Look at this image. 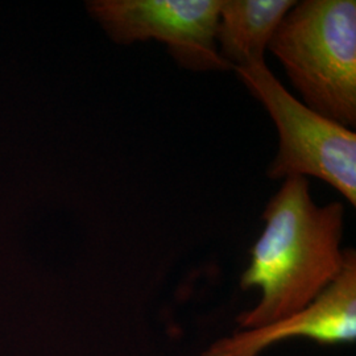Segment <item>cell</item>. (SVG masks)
I'll return each mask as SVG.
<instances>
[{
	"mask_svg": "<svg viewBox=\"0 0 356 356\" xmlns=\"http://www.w3.org/2000/svg\"><path fill=\"white\" fill-rule=\"evenodd\" d=\"M310 110L356 124V1L296 3L268 45Z\"/></svg>",
	"mask_w": 356,
	"mask_h": 356,
	"instance_id": "2",
	"label": "cell"
},
{
	"mask_svg": "<svg viewBox=\"0 0 356 356\" xmlns=\"http://www.w3.org/2000/svg\"><path fill=\"white\" fill-rule=\"evenodd\" d=\"M270 115L279 149L267 176L319 178L356 204V134L310 110L284 88L266 61L234 69Z\"/></svg>",
	"mask_w": 356,
	"mask_h": 356,
	"instance_id": "3",
	"label": "cell"
},
{
	"mask_svg": "<svg viewBox=\"0 0 356 356\" xmlns=\"http://www.w3.org/2000/svg\"><path fill=\"white\" fill-rule=\"evenodd\" d=\"M321 344L354 343L356 339V252L344 250L338 277L302 310L269 325L236 331L211 344L202 356H259L272 344L292 338Z\"/></svg>",
	"mask_w": 356,
	"mask_h": 356,
	"instance_id": "5",
	"label": "cell"
},
{
	"mask_svg": "<svg viewBox=\"0 0 356 356\" xmlns=\"http://www.w3.org/2000/svg\"><path fill=\"white\" fill-rule=\"evenodd\" d=\"M222 0H94L90 15L118 44L156 40L191 70L232 69L219 54Z\"/></svg>",
	"mask_w": 356,
	"mask_h": 356,
	"instance_id": "4",
	"label": "cell"
},
{
	"mask_svg": "<svg viewBox=\"0 0 356 356\" xmlns=\"http://www.w3.org/2000/svg\"><path fill=\"white\" fill-rule=\"evenodd\" d=\"M293 0H222L216 26L219 54L235 69L263 63L270 38Z\"/></svg>",
	"mask_w": 356,
	"mask_h": 356,
	"instance_id": "6",
	"label": "cell"
},
{
	"mask_svg": "<svg viewBox=\"0 0 356 356\" xmlns=\"http://www.w3.org/2000/svg\"><path fill=\"white\" fill-rule=\"evenodd\" d=\"M261 219L266 226L241 277L242 289L260 288L261 298L236 319L242 330L257 329L302 310L343 268L344 206H318L305 177L284 179Z\"/></svg>",
	"mask_w": 356,
	"mask_h": 356,
	"instance_id": "1",
	"label": "cell"
}]
</instances>
